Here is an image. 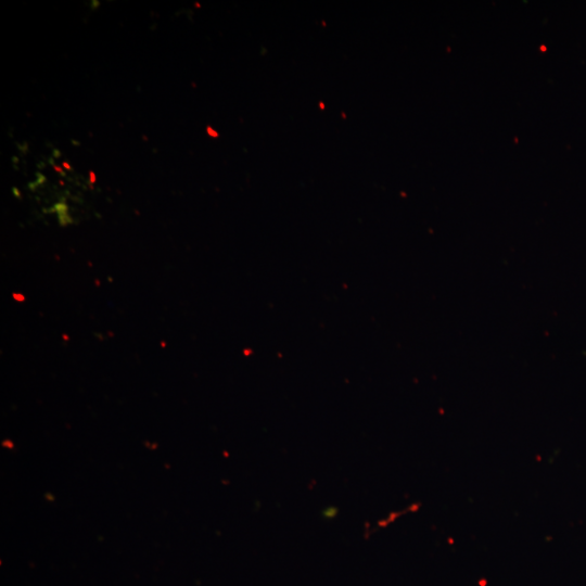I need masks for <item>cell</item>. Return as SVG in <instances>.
<instances>
[{"label": "cell", "mask_w": 586, "mask_h": 586, "mask_svg": "<svg viewBox=\"0 0 586 586\" xmlns=\"http://www.w3.org/2000/svg\"><path fill=\"white\" fill-rule=\"evenodd\" d=\"M95 176L93 171H90V181L94 182Z\"/></svg>", "instance_id": "6da1fadb"}, {"label": "cell", "mask_w": 586, "mask_h": 586, "mask_svg": "<svg viewBox=\"0 0 586 586\" xmlns=\"http://www.w3.org/2000/svg\"><path fill=\"white\" fill-rule=\"evenodd\" d=\"M63 166L66 167V168H68V169H71V167L68 166V164L65 163V162L63 163Z\"/></svg>", "instance_id": "7a4b0ae2"}]
</instances>
